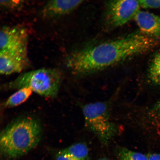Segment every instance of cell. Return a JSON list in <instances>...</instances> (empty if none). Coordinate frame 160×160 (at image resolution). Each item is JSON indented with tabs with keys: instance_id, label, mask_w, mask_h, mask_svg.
<instances>
[{
	"instance_id": "1",
	"label": "cell",
	"mask_w": 160,
	"mask_h": 160,
	"mask_svg": "<svg viewBox=\"0 0 160 160\" xmlns=\"http://www.w3.org/2000/svg\"><path fill=\"white\" fill-rule=\"evenodd\" d=\"M155 45L156 39L134 33L75 52L68 57L66 65L74 73L87 74L145 53Z\"/></svg>"
},
{
	"instance_id": "2",
	"label": "cell",
	"mask_w": 160,
	"mask_h": 160,
	"mask_svg": "<svg viewBox=\"0 0 160 160\" xmlns=\"http://www.w3.org/2000/svg\"><path fill=\"white\" fill-rule=\"evenodd\" d=\"M41 124L32 117H22L10 123L1 132L0 150L4 157L16 158L27 154L38 144Z\"/></svg>"
},
{
	"instance_id": "3",
	"label": "cell",
	"mask_w": 160,
	"mask_h": 160,
	"mask_svg": "<svg viewBox=\"0 0 160 160\" xmlns=\"http://www.w3.org/2000/svg\"><path fill=\"white\" fill-rule=\"evenodd\" d=\"M62 79L61 72L56 69L42 68L22 74L8 84L7 89H19L29 88L43 97L55 98L58 95Z\"/></svg>"
},
{
	"instance_id": "4",
	"label": "cell",
	"mask_w": 160,
	"mask_h": 160,
	"mask_svg": "<svg viewBox=\"0 0 160 160\" xmlns=\"http://www.w3.org/2000/svg\"><path fill=\"white\" fill-rule=\"evenodd\" d=\"M82 111L86 127L102 141L107 142L115 135L117 127L110 118L108 108L104 102L88 104Z\"/></svg>"
},
{
	"instance_id": "5",
	"label": "cell",
	"mask_w": 160,
	"mask_h": 160,
	"mask_svg": "<svg viewBox=\"0 0 160 160\" xmlns=\"http://www.w3.org/2000/svg\"><path fill=\"white\" fill-rule=\"evenodd\" d=\"M140 7L138 0H110L106 13L107 24L113 28L126 24L134 18Z\"/></svg>"
},
{
	"instance_id": "6",
	"label": "cell",
	"mask_w": 160,
	"mask_h": 160,
	"mask_svg": "<svg viewBox=\"0 0 160 160\" xmlns=\"http://www.w3.org/2000/svg\"><path fill=\"white\" fill-rule=\"evenodd\" d=\"M29 34L27 30L19 26H5L0 33V51L28 50Z\"/></svg>"
},
{
	"instance_id": "7",
	"label": "cell",
	"mask_w": 160,
	"mask_h": 160,
	"mask_svg": "<svg viewBox=\"0 0 160 160\" xmlns=\"http://www.w3.org/2000/svg\"><path fill=\"white\" fill-rule=\"evenodd\" d=\"M28 50L0 51V73L7 75L20 73L27 68L29 60Z\"/></svg>"
},
{
	"instance_id": "8",
	"label": "cell",
	"mask_w": 160,
	"mask_h": 160,
	"mask_svg": "<svg viewBox=\"0 0 160 160\" xmlns=\"http://www.w3.org/2000/svg\"><path fill=\"white\" fill-rule=\"evenodd\" d=\"M86 0H49L43 8L41 15L47 18H54L68 14Z\"/></svg>"
},
{
	"instance_id": "9",
	"label": "cell",
	"mask_w": 160,
	"mask_h": 160,
	"mask_svg": "<svg viewBox=\"0 0 160 160\" xmlns=\"http://www.w3.org/2000/svg\"><path fill=\"white\" fill-rule=\"evenodd\" d=\"M141 33L156 39L160 37V17L140 10L133 19Z\"/></svg>"
},
{
	"instance_id": "10",
	"label": "cell",
	"mask_w": 160,
	"mask_h": 160,
	"mask_svg": "<svg viewBox=\"0 0 160 160\" xmlns=\"http://www.w3.org/2000/svg\"><path fill=\"white\" fill-rule=\"evenodd\" d=\"M33 92L30 88L28 87L18 89L6 101L4 107L6 108H12L22 104L27 101Z\"/></svg>"
},
{
	"instance_id": "11",
	"label": "cell",
	"mask_w": 160,
	"mask_h": 160,
	"mask_svg": "<svg viewBox=\"0 0 160 160\" xmlns=\"http://www.w3.org/2000/svg\"><path fill=\"white\" fill-rule=\"evenodd\" d=\"M61 151L78 160H89V150L85 143H78Z\"/></svg>"
},
{
	"instance_id": "12",
	"label": "cell",
	"mask_w": 160,
	"mask_h": 160,
	"mask_svg": "<svg viewBox=\"0 0 160 160\" xmlns=\"http://www.w3.org/2000/svg\"><path fill=\"white\" fill-rule=\"evenodd\" d=\"M149 77L152 83L160 85V50L152 60L149 70Z\"/></svg>"
},
{
	"instance_id": "13",
	"label": "cell",
	"mask_w": 160,
	"mask_h": 160,
	"mask_svg": "<svg viewBox=\"0 0 160 160\" xmlns=\"http://www.w3.org/2000/svg\"><path fill=\"white\" fill-rule=\"evenodd\" d=\"M116 154L119 160H149L148 156L125 148H119Z\"/></svg>"
},
{
	"instance_id": "14",
	"label": "cell",
	"mask_w": 160,
	"mask_h": 160,
	"mask_svg": "<svg viewBox=\"0 0 160 160\" xmlns=\"http://www.w3.org/2000/svg\"><path fill=\"white\" fill-rule=\"evenodd\" d=\"M26 0H0L1 7L10 10L19 9L25 3Z\"/></svg>"
},
{
	"instance_id": "15",
	"label": "cell",
	"mask_w": 160,
	"mask_h": 160,
	"mask_svg": "<svg viewBox=\"0 0 160 160\" xmlns=\"http://www.w3.org/2000/svg\"><path fill=\"white\" fill-rule=\"evenodd\" d=\"M140 6L144 8H159L160 0H138Z\"/></svg>"
},
{
	"instance_id": "16",
	"label": "cell",
	"mask_w": 160,
	"mask_h": 160,
	"mask_svg": "<svg viewBox=\"0 0 160 160\" xmlns=\"http://www.w3.org/2000/svg\"><path fill=\"white\" fill-rule=\"evenodd\" d=\"M55 160H78L67 154L60 151L57 154Z\"/></svg>"
},
{
	"instance_id": "17",
	"label": "cell",
	"mask_w": 160,
	"mask_h": 160,
	"mask_svg": "<svg viewBox=\"0 0 160 160\" xmlns=\"http://www.w3.org/2000/svg\"><path fill=\"white\" fill-rule=\"evenodd\" d=\"M152 113L155 117L160 120V100L155 104L152 108Z\"/></svg>"
},
{
	"instance_id": "18",
	"label": "cell",
	"mask_w": 160,
	"mask_h": 160,
	"mask_svg": "<svg viewBox=\"0 0 160 160\" xmlns=\"http://www.w3.org/2000/svg\"><path fill=\"white\" fill-rule=\"evenodd\" d=\"M149 160H160V153H153L148 155Z\"/></svg>"
},
{
	"instance_id": "19",
	"label": "cell",
	"mask_w": 160,
	"mask_h": 160,
	"mask_svg": "<svg viewBox=\"0 0 160 160\" xmlns=\"http://www.w3.org/2000/svg\"><path fill=\"white\" fill-rule=\"evenodd\" d=\"M98 160H110L107 158H102Z\"/></svg>"
}]
</instances>
